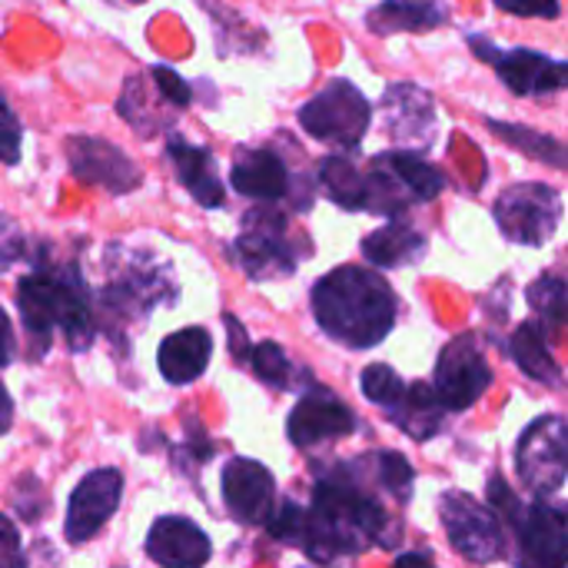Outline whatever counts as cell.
Here are the masks:
<instances>
[{
  "label": "cell",
  "mask_w": 568,
  "mask_h": 568,
  "mask_svg": "<svg viewBox=\"0 0 568 568\" xmlns=\"http://www.w3.org/2000/svg\"><path fill=\"white\" fill-rule=\"evenodd\" d=\"M493 216L506 240L542 246L556 236L562 223V196L546 183H516L496 200Z\"/></svg>",
  "instance_id": "5b68a950"
},
{
  "label": "cell",
  "mask_w": 568,
  "mask_h": 568,
  "mask_svg": "<svg viewBox=\"0 0 568 568\" xmlns=\"http://www.w3.org/2000/svg\"><path fill=\"white\" fill-rule=\"evenodd\" d=\"M13 359V329H10V316L0 310V369L10 366Z\"/></svg>",
  "instance_id": "f35d334b"
},
{
  "label": "cell",
  "mask_w": 568,
  "mask_h": 568,
  "mask_svg": "<svg viewBox=\"0 0 568 568\" xmlns=\"http://www.w3.org/2000/svg\"><path fill=\"white\" fill-rule=\"evenodd\" d=\"M489 509H493L496 516L503 513L513 526L523 519V506H519V499L513 496V489L506 486L503 476H493V483H489Z\"/></svg>",
  "instance_id": "e575fe53"
},
{
  "label": "cell",
  "mask_w": 568,
  "mask_h": 568,
  "mask_svg": "<svg viewBox=\"0 0 568 568\" xmlns=\"http://www.w3.org/2000/svg\"><path fill=\"white\" fill-rule=\"evenodd\" d=\"M0 568H27L23 549H20V532L3 513H0Z\"/></svg>",
  "instance_id": "d590c367"
},
{
  "label": "cell",
  "mask_w": 568,
  "mask_h": 568,
  "mask_svg": "<svg viewBox=\"0 0 568 568\" xmlns=\"http://www.w3.org/2000/svg\"><path fill=\"white\" fill-rule=\"evenodd\" d=\"M320 183L333 203H339L346 210L366 206V176L356 170V163L349 156H326L320 163Z\"/></svg>",
  "instance_id": "484cf974"
},
{
  "label": "cell",
  "mask_w": 568,
  "mask_h": 568,
  "mask_svg": "<svg viewBox=\"0 0 568 568\" xmlns=\"http://www.w3.org/2000/svg\"><path fill=\"white\" fill-rule=\"evenodd\" d=\"M386 133L393 143L426 150L436 136V100L416 83H389L383 93Z\"/></svg>",
  "instance_id": "7c38bea8"
},
{
  "label": "cell",
  "mask_w": 568,
  "mask_h": 568,
  "mask_svg": "<svg viewBox=\"0 0 568 568\" xmlns=\"http://www.w3.org/2000/svg\"><path fill=\"white\" fill-rule=\"evenodd\" d=\"M0 163H20V120L10 103L0 97Z\"/></svg>",
  "instance_id": "836d02e7"
},
{
  "label": "cell",
  "mask_w": 568,
  "mask_h": 568,
  "mask_svg": "<svg viewBox=\"0 0 568 568\" xmlns=\"http://www.w3.org/2000/svg\"><path fill=\"white\" fill-rule=\"evenodd\" d=\"M489 383H493V369L476 336H456L439 356L433 393L446 413H463L489 389Z\"/></svg>",
  "instance_id": "30bf717a"
},
{
  "label": "cell",
  "mask_w": 568,
  "mask_h": 568,
  "mask_svg": "<svg viewBox=\"0 0 568 568\" xmlns=\"http://www.w3.org/2000/svg\"><path fill=\"white\" fill-rule=\"evenodd\" d=\"M313 313L320 329L336 343L369 349L396 323V293L366 266H339L313 286Z\"/></svg>",
  "instance_id": "6da1fadb"
},
{
  "label": "cell",
  "mask_w": 568,
  "mask_h": 568,
  "mask_svg": "<svg viewBox=\"0 0 568 568\" xmlns=\"http://www.w3.org/2000/svg\"><path fill=\"white\" fill-rule=\"evenodd\" d=\"M373 459V466H376V473H379V483L389 489V493H396L399 499H406L409 493H413V466L399 456V453H376V456H369Z\"/></svg>",
  "instance_id": "4dcf8cb0"
},
{
  "label": "cell",
  "mask_w": 568,
  "mask_h": 568,
  "mask_svg": "<svg viewBox=\"0 0 568 568\" xmlns=\"http://www.w3.org/2000/svg\"><path fill=\"white\" fill-rule=\"evenodd\" d=\"M376 160L396 176L409 203H429L446 186V176L433 163H426L416 150H389V153H379Z\"/></svg>",
  "instance_id": "603a6c76"
},
{
  "label": "cell",
  "mask_w": 568,
  "mask_h": 568,
  "mask_svg": "<svg viewBox=\"0 0 568 568\" xmlns=\"http://www.w3.org/2000/svg\"><path fill=\"white\" fill-rule=\"evenodd\" d=\"M393 568H433V562H429L426 556H419V552H406V556L396 559V566Z\"/></svg>",
  "instance_id": "60d3db41"
},
{
  "label": "cell",
  "mask_w": 568,
  "mask_h": 568,
  "mask_svg": "<svg viewBox=\"0 0 568 568\" xmlns=\"http://www.w3.org/2000/svg\"><path fill=\"white\" fill-rule=\"evenodd\" d=\"M296 120L313 140L349 153L363 143L369 120H373V106L356 83H349L346 77H336L300 106Z\"/></svg>",
  "instance_id": "277c9868"
},
{
  "label": "cell",
  "mask_w": 568,
  "mask_h": 568,
  "mask_svg": "<svg viewBox=\"0 0 568 568\" xmlns=\"http://www.w3.org/2000/svg\"><path fill=\"white\" fill-rule=\"evenodd\" d=\"M303 526H306V513H303L293 499H286V503L280 506V513L273 509L270 519H266V529H270L273 539L296 542V546H300V539H303Z\"/></svg>",
  "instance_id": "1f68e13d"
},
{
  "label": "cell",
  "mask_w": 568,
  "mask_h": 568,
  "mask_svg": "<svg viewBox=\"0 0 568 568\" xmlns=\"http://www.w3.org/2000/svg\"><path fill=\"white\" fill-rule=\"evenodd\" d=\"M439 516L446 526V536L459 556L469 562H496L506 552L503 526L489 506L466 493H446L439 499Z\"/></svg>",
  "instance_id": "ba28073f"
},
{
  "label": "cell",
  "mask_w": 568,
  "mask_h": 568,
  "mask_svg": "<svg viewBox=\"0 0 568 568\" xmlns=\"http://www.w3.org/2000/svg\"><path fill=\"white\" fill-rule=\"evenodd\" d=\"M126 3H143V0H126Z\"/></svg>",
  "instance_id": "b9f144b4"
},
{
  "label": "cell",
  "mask_w": 568,
  "mask_h": 568,
  "mask_svg": "<svg viewBox=\"0 0 568 568\" xmlns=\"http://www.w3.org/2000/svg\"><path fill=\"white\" fill-rule=\"evenodd\" d=\"M519 479L542 496H552L562 489L568 466V429L562 416H546L532 423L516 449Z\"/></svg>",
  "instance_id": "9c48e42d"
},
{
  "label": "cell",
  "mask_w": 568,
  "mask_h": 568,
  "mask_svg": "<svg viewBox=\"0 0 568 568\" xmlns=\"http://www.w3.org/2000/svg\"><path fill=\"white\" fill-rule=\"evenodd\" d=\"M386 513L359 486L329 476L313 493V509L306 513L300 546L320 566L356 556L383 539Z\"/></svg>",
  "instance_id": "7a4b0ae2"
},
{
  "label": "cell",
  "mask_w": 568,
  "mask_h": 568,
  "mask_svg": "<svg viewBox=\"0 0 568 568\" xmlns=\"http://www.w3.org/2000/svg\"><path fill=\"white\" fill-rule=\"evenodd\" d=\"M449 20L446 0H383L366 13V27L376 37L393 33H423L436 30Z\"/></svg>",
  "instance_id": "44dd1931"
},
{
  "label": "cell",
  "mask_w": 568,
  "mask_h": 568,
  "mask_svg": "<svg viewBox=\"0 0 568 568\" xmlns=\"http://www.w3.org/2000/svg\"><path fill=\"white\" fill-rule=\"evenodd\" d=\"M486 126H489L499 140H506L509 146H519L526 156L542 160V163H549V166H556V170L566 166V146H562L556 136H546V133L529 130V126L503 123V120H486Z\"/></svg>",
  "instance_id": "4316f807"
},
{
  "label": "cell",
  "mask_w": 568,
  "mask_h": 568,
  "mask_svg": "<svg viewBox=\"0 0 568 568\" xmlns=\"http://www.w3.org/2000/svg\"><path fill=\"white\" fill-rule=\"evenodd\" d=\"M250 366H253V373H256L263 383H270V386H276V389H286V386H290V359H286L283 346H276V343H260V346H253V349H250Z\"/></svg>",
  "instance_id": "f1b7e54d"
},
{
  "label": "cell",
  "mask_w": 568,
  "mask_h": 568,
  "mask_svg": "<svg viewBox=\"0 0 568 568\" xmlns=\"http://www.w3.org/2000/svg\"><path fill=\"white\" fill-rule=\"evenodd\" d=\"M290 439L293 446L300 449H310L316 443H326V439H339V436H349L356 429V419L353 413L326 389H313L310 396H303L296 403V409L290 413Z\"/></svg>",
  "instance_id": "2e32d148"
},
{
  "label": "cell",
  "mask_w": 568,
  "mask_h": 568,
  "mask_svg": "<svg viewBox=\"0 0 568 568\" xmlns=\"http://www.w3.org/2000/svg\"><path fill=\"white\" fill-rule=\"evenodd\" d=\"M67 163L80 183H93L110 193H133L143 183L140 166L100 136H67Z\"/></svg>",
  "instance_id": "8fae6325"
},
{
  "label": "cell",
  "mask_w": 568,
  "mask_h": 568,
  "mask_svg": "<svg viewBox=\"0 0 568 568\" xmlns=\"http://www.w3.org/2000/svg\"><path fill=\"white\" fill-rule=\"evenodd\" d=\"M359 386H363V396L369 399V403H376V406H383V409H389L396 399H399V393L406 389V383L389 369V366H383V363H376V366H366L363 369V379H359Z\"/></svg>",
  "instance_id": "f546056e"
},
{
  "label": "cell",
  "mask_w": 568,
  "mask_h": 568,
  "mask_svg": "<svg viewBox=\"0 0 568 568\" xmlns=\"http://www.w3.org/2000/svg\"><path fill=\"white\" fill-rule=\"evenodd\" d=\"M213 356V336L203 326H183L180 333L166 336L160 343V373L173 386H186L196 376H203L206 363Z\"/></svg>",
  "instance_id": "ffe728a7"
},
{
  "label": "cell",
  "mask_w": 568,
  "mask_h": 568,
  "mask_svg": "<svg viewBox=\"0 0 568 568\" xmlns=\"http://www.w3.org/2000/svg\"><path fill=\"white\" fill-rule=\"evenodd\" d=\"M469 47H473V53H476L483 63L496 67L499 80H503L516 97H549V93L566 90V60H556V57H549V53L526 50V47L503 50V47H496L493 40L479 37V33L469 37Z\"/></svg>",
  "instance_id": "8992f818"
},
{
  "label": "cell",
  "mask_w": 568,
  "mask_h": 568,
  "mask_svg": "<svg viewBox=\"0 0 568 568\" xmlns=\"http://www.w3.org/2000/svg\"><path fill=\"white\" fill-rule=\"evenodd\" d=\"M166 156H170V163H173L180 183L186 186V193H190L200 206H206V210H220V206H223L226 193H223V180L216 176V166H213L210 150L193 146V143L180 140L176 133H170V140H166Z\"/></svg>",
  "instance_id": "d6986e66"
},
{
  "label": "cell",
  "mask_w": 568,
  "mask_h": 568,
  "mask_svg": "<svg viewBox=\"0 0 568 568\" xmlns=\"http://www.w3.org/2000/svg\"><path fill=\"white\" fill-rule=\"evenodd\" d=\"M499 10L516 13V17H542V20H556L562 13L559 0H493Z\"/></svg>",
  "instance_id": "74e56055"
},
{
  "label": "cell",
  "mask_w": 568,
  "mask_h": 568,
  "mask_svg": "<svg viewBox=\"0 0 568 568\" xmlns=\"http://www.w3.org/2000/svg\"><path fill=\"white\" fill-rule=\"evenodd\" d=\"M120 496H123L120 469H97L87 479H80L67 506V539L80 546L90 536H97L103 523L116 513Z\"/></svg>",
  "instance_id": "4fadbf2b"
},
{
  "label": "cell",
  "mask_w": 568,
  "mask_h": 568,
  "mask_svg": "<svg viewBox=\"0 0 568 568\" xmlns=\"http://www.w3.org/2000/svg\"><path fill=\"white\" fill-rule=\"evenodd\" d=\"M23 250H27L23 230H20L10 216H3V213H0V266L17 263V260L23 256Z\"/></svg>",
  "instance_id": "8d00e7d4"
},
{
  "label": "cell",
  "mask_w": 568,
  "mask_h": 568,
  "mask_svg": "<svg viewBox=\"0 0 568 568\" xmlns=\"http://www.w3.org/2000/svg\"><path fill=\"white\" fill-rule=\"evenodd\" d=\"M363 256L373 266L396 270V266L423 260L426 256V240H423V233H416L406 223H386V226H379L376 233H369L363 240Z\"/></svg>",
  "instance_id": "7402d4cb"
},
{
  "label": "cell",
  "mask_w": 568,
  "mask_h": 568,
  "mask_svg": "<svg viewBox=\"0 0 568 568\" xmlns=\"http://www.w3.org/2000/svg\"><path fill=\"white\" fill-rule=\"evenodd\" d=\"M17 306L23 316V326L37 346V353H47L53 326L67 333L70 349H87L93 339V323H90V303L87 290L80 283L77 266H67L63 273H47L37 270L20 280L17 286Z\"/></svg>",
  "instance_id": "3957f363"
},
{
  "label": "cell",
  "mask_w": 568,
  "mask_h": 568,
  "mask_svg": "<svg viewBox=\"0 0 568 568\" xmlns=\"http://www.w3.org/2000/svg\"><path fill=\"white\" fill-rule=\"evenodd\" d=\"M150 80H153V87L160 90L163 103H173L176 110L190 106V100H193V87H190L176 70H170V67L156 63V67L150 70Z\"/></svg>",
  "instance_id": "d6a6232c"
},
{
  "label": "cell",
  "mask_w": 568,
  "mask_h": 568,
  "mask_svg": "<svg viewBox=\"0 0 568 568\" xmlns=\"http://www.w3.org/2000/svg\"><path fill=\"white\" fill-rule=\"evenodd\" d=\"M273 476L266 473V466H260L256 459H233L223 469V503L226 509L246 523V526H260L270 519L273 513Z\"/></svg>",
  "instance_id": "9a60e30c"
},
{
  "label": "cell",
  "mask_w": 568,
  "mask_h": 568,
  "mask_svg": "<svg viewBox=\"0 0 568 568\" xmlns=\"http://www.w3.org/2000/svg\"><path fill=\"white\" fill-rule=\"evenodd\" d=\"M519 529V568H566V509L539 503L513 526Z\"/></svg>",
  "instance_id": "5bb4252c"
},
{
  "label": "cell",
  "mask_w": 568,
  "mask_h": 568,
  "mask_svg": "<svg viewBox=\"0 0 568 568\" xmlns=\"http://www.w3.org/2000/svg\"><path fill=\"white\" fill-rule=\"evenodd\" d=\"M146 556L163 568H203L213 556V546L196 523L183 516H163L146 536Z\"/></svg>",
  "instance_id": "e0dca14e"
},
{
  "label": "cell",
  "mask_w": 568,
  "mask_h": 568,
  "mask_svg": "<svg viewBox=\"0 0 568 568\" xmlns=\"http://www.w3.org/2000/svg\"><path fill=\"white\" fill-rule=\"evenodd\" d=\"M230 183H233V190L240 196L276 203V200H283L290 193L293 176H290L280 153H273V150H240V156L233 160V170H230Z\"/></svg>",
  "instance_id": "ac0fdd59"
},
{
  "label": "cell",
  "mask_w": 568,
  "mask_h": 568,
  "mask_svg": "<svg viewBox=\"0 0 568 568\" xmlns=\"http://www.w3.org/2000/svg\"><path fill=\"white\" fill-rule=\"evenodd\" d=\"M566 280L559 276H542L526 290V300L542 316L546 329H559L566 323Z\"/></svg>",
  "instance_id": "83f0119b"
},
{
  "label": "cell",
  "mask_w": 568,
  "mask_h": 568,
  "mask_svg": "<svg viewBox=\"0 0 568 568\" xmlns=\"http://www.w3.org/2000/svg\"><path fill=\"white\" fill-rule=\"evenodd\" d=\"M10 419H13V403H10V396H7V389L0 383V436L10 429Z\"/></svg>",
  "instance_id": "ab89813d"
},
{
  "label": "cell",
  "mask_w": 568,
  "mask_h": 568,
  "mask_svg": "<svg viewBox=\"0 0 568 568\" xmlns=\"http://www.w3.org/2000/svg\"><path fill=\"white\" fill-rule=\"evenodd\" d=\"M393 416V423L409 433L413 439H429L436 436V429L443 426V403L436 399L429 383H416L409 389L399 393V399L386 409Z\"/></svg>",
  "instance_id": "cb8c5ba5"
},
{
  "label": "cell",
  "mask_w": 568,
  "mask_h": 568,
  "mask_svg": "<svg viewBox=\"0 0 568 568\" xmlns=\"http://www.w3.org/2000/svg\"><path fill=\"white\" fill-rule=\"evenodd\" d=\"M246 230L233 243V256L253 280H276L296 270V253L286 240V216L273 206L246 213Z\"/></svg>",
  "instance_id": "52a82bcc"
},
{
  "label": "cell",
  "mask_w": 568,
  "mask_h": 568,
  "mask_svg": "<svg viewBox=\"0 0 568 568\" xmlns=\"http://www.w3.org/2000/svg\"><path fill=\"white\" fill-rule=\"evenodd\" d=\"M513 359L519 363V369L539 383H549V386H559L562 373H559V363L552 359V349H549V333L546 326H539L536 320L523 323L513 336Z\"/></svg>",
  "instance_id": "d4e9b609"
}]
</instances>
